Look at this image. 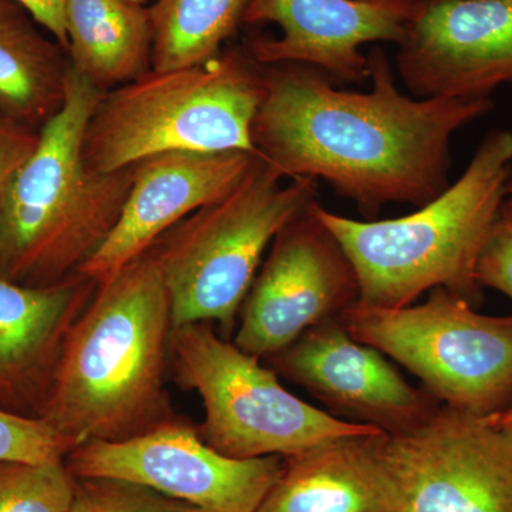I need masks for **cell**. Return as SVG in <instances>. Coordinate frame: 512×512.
Returning a JSON list of instances; mask_svg holds the SVG:
<instances>
[{
  "mask_svg": "<svg viewBox=\"0 0 512 512\" xmlns=\"http://www.w3.org/2000/svg\"><path fill=\"white\" fill-rule=\"evenodd\" d=\"M249 0H157L151 69L156 72L198 66L214 59L244 23Z\"/></svg>",
  "mask_w": 512,
  "mask_h": 512,
  "instance_id": "obj_20",
  "label": "cell"
},
{
  "mask_svg": "<svg viewBox=\"0 0 512 512\" xmlns=\"http://www.w3.org/2000/svg\"><path fill=\"white\" fill-rule=\"evenodd\" d=\"M69 56L47 42L28 20L0 23V116L42 128L66 99Z\"/></svg>",
  "mask_w": 512,
  "mask_h": 512,
  "instance_id": "obj_19",
  "label": "cell"
},
{
  "mask_svg": "<svg viewBox=\"0 0 512 512\" xmlns=\"http://www.w3.org/2000/svg\"><path fill=\"white\" fill-rule=\"evenodd\" d=\"M383 436L345 437L286 457L256 512H404L383 460Z\"/></svg>",
  "mask_w": 512,
  "mask_h": 512,
  "instance_id": "obj_17",
  "label": "cell"
},
{
  "mask_svg": "<svg viewBox=\"0 0 512 512\" xmlns=\"http://www.w3.org/2000/svg\"><path fill=\"white\" fill-rule=\"evenodd\" d=\"M511 170L512 131L493 130L456 183L406 217L350 220L318 201L311 211L355 266L360 305L404 308L436 288L476 305L483 292L478 258L507 198Z\"/></svg>",
  "mask_w": 512,
  "mask_h": 512,
  "instance_id": "obj_3",
  "label": "cell"
},
{
  "mask_svg": "<svg viewBox=\"0 0 512 512\" xmlns=\"http://www.w3.org/2000/svg\"><path fill=\"white\" fill-rule=\"evenodd\" d=\"M284 180L258 154L227 197L195 211L148 251L170 296L174 328L212 323L225 339L237 329L266 249L316 201V180Z\"/></svg>",
  "mask_w": 512,
  "mask_h": 512,
  "instance_id": "obj_6",
  "label": "cell"
},
{
  "mask_svg": "<svg viewBox=\"0 0 512 512\" xmlns=\"http://www.w3.org/2000/svg\"><path fill=\"white\" fill-rule=\"evenodd\" d=\"M369 92L336 89L322 70L262 66L252 123L256 153L285 178L328 183L366 221L387 204L423 207L450 187L451 138L494 109L493 99H413L397 89L382 47L367 55Z\"/></svg>",
  "mask_w": 512,
  "mask_h": 512,
  "instance_id": "obj_1",
  "label": "cell"
},
{
  "mask_svg": "<svg viewBox=\"0 0 512 512\" xmlns=\"http://www.w3.org/2000/svg\"><path fill=\"white\" fill-rule=\"evenodd\" d=\"M72 450L42 419L0 410V461L47 463L66 460Z\"/></svg>",
  "mask_w": 512,
  "mask_h": 512,
  "instance_id": "obj_23",
  "label": "cell"
},
{
  "mask_svg": "<svg viewBox=\"0 0 512 512\" xmlns=\"http://www.w3.org/2000/svg\"><path fill=\"white\" fill-rule=\"evenodd\" d=\"M64 25L70 64L103 92L150 72L148 8L126 0H67Z\"/></svg>",
  "mask_w": 512,
  "mask_h": 512,
  "instance_id": "obj_18",
  "label": "cell"
},
{
  "mask_svg": "<svg viewBox=\"0 0 512 512\" xmlns=\"http://www.w3.org/2000/svg\"><path fill=\"white\" fill-rule=\"evenodd\" d=\"M421 0H249L244 23H275L279 37L255 36L245 47L261 66L299 63L333 82L369 79L366 43L403 42Z\"/></svg>",
  "mask_w": 512,
  "mask_h": 512,
  "instance_id": "obj_14",
  "label": "cell"
},
{
  "mask_svg": "<svg viewBox=\"0 0 512 512\" xmlns=\"http://www.w3.org/2000/svg\"><path fill=\"white\" fill-rule=\"evenodd\" d=\"M359 293L355 266L309 205L272 241L239 311L234 343L266 360L306 330L342 318Z\"/></svg>",
  "mask_w": 512,
  "mask_h": 512,
  "instance_id": "obj_11",
  "label": "cell"
},
{
  "mask_svg": "<svg viewBox=\"0 0 512 512\" xmlns=\"http://www.w3.org/2000/svg\"><path fill=\"white\" fill-rule=\"evenodd\" d=\"M262 97V66L245 46L198 66L151 69L104 92L87 126L84 163L113 174L165 153H256L252 123Z\"/></svg>",
  "mask_w": 512,
  "mask_h": 512,
  "instance_id": "obj_5",
  "label": "cell"
},
{
  "mask_svg": "<svg viewBox=\"0 0 512 512\" xmlns=\"http://www.w3.org/2000/svg\"><path fill=\"white\" fill-rule=\"evenodd\" d=\"M76 478L150 488L200 512H256L284 471L279 456L232 458L181 417L121 441H92L66 457Z\"/></svg>",
  "mask_w": 512,
  "mask_h": 512,
  "instance_id": "obj_9",
  "label": "cell"
},
{
  "mask_svg": "<svg viewBox=\"0 0 512 512\" xmlns=\"http://www.w3.org/2000/svg\"><path fill=\"white\" fill-rule=\"evenodd\" d=\"M507 194L511 195V197H512V170H511L510 180H508V184H507Z\"/></svg>",
  "mask_w": 512,
  "mask_h": 512,
  "instance_id": "obj_30",
  "label": "cell"
},
{
  "mask_svg": "<svg viewBox=\"0 0 512 512\" xmlns=\"http://www.w3.org/2000/svg\"><path fill=\"white\" fill-rule=\"evenodd\" d=\"M76 484L66 460L0 461V512H70Z\"/></svg>",
  "mask_w": 512,
  "mask_h": 512,
  "instance_id": "obj_21",
  "label": "cell"
},
{
  "mask_svg": "<svg viewBox=\"0 0 512 512\" xmlns=\"http://www.w3.org/2000/svg\"><path fill=\"white\" fill-rule=\"evenodd\" d=\"M495 423L512 436V404L501 413L494 414Z\"/></svg>",
  "mask_w": 512,
  "mask_h": 512,
  "instance_id": "obj_28",
  "label": "cell"
},
{
  "mask_svg": "<svg viewBox=\"0 0 512 512\" xmlns=\"http://www.w3.org/2000/svg\"><path fill=\"white\" fill-rule=\"evenodd\" d=\"M404 512H512V436L493 416L441 406L382 441Z\"/></svg>",
  "mask_w": 512,
  "mask_h": 512,
  "instance_id": "obj_10",
  "label": "cell"
},
{
  "mask_svg": "<svg viewBox=\"0 0 512 512\" xmlns=\"http://www.w3.org/2000/svg\"><path fill=\"white\" fill-rule=\"evenodd\" d=\"M96 289L79 272L47 286L0 276V410L40 419L67 336Z\"/></svg>",
  "mask_w": 512,
  "mask_h": 512,
  "instance_id": "obj_16",
  "label": "cell"
},
{
  "mask_svg": "<svg viewBox=\"0 0 512 512\" xmlns=\"http://www.w3.org/2000/svg\"><path fill=\"white\" fill-rule=\"evenodd\" d=\"M481 288L504 293L512 301V197L507 195L477 262Z\"/></svg>",
  "mask_w": 512,
  "mask_h": 512,
  "instance_id": "obj_24",
  "label": "cell"
},
{
  "mask_svg": "<svg viewBox=\"0 0 512 512\" xmlns=\"http://www.w3.org/2000/svg\"><path fill=\"white\" fill-rule=\"evenodd\" d=\"M173 312L150 252L97 285L74 323L40 419L73 448L178 417L165 390Z\"/></svg>",
  "mask_w": 512,
  "mask_h": 512,
  "instance_id": "obj_2",
  "label": "cell"
},
{
  "mask_svg": "<svg viewBox=\"0 0 512 512\" xmlns=\"http://www.w3.org/2000/svg\"><path fill=\"white\" fill-rule=\"evenodd\" d=\"M128 3H133V5L144 6L148 2V0H126Z\"/></svg>",
  "mask_w": 512,
  "mask_h": 512,
  "instance_id": "obj_29",
  "label": "cell"
},
{
  "mask_svg": "<svg viewBox=\"0 0 512 512\" xmlns=\"http://www.w3.org/2000/svg\"><path fill=\"white\" fill-rule=\"evenodd\" d=\"M16 5L28 10L39 25L56 37V42L67 50L64 10L67 0H12Z\"/></svg>",
  "mask_w": 512,
  "mask_h": 512,
  "instance_id": "obj_26",
  "label": "cell"
},
{
  "mask_svg": "<svg viewBox=\"0 0 512 512\" xmlns=\"http://www.w3.org/2000/svg\"><path fill=\"white\" fill-rule=\"evenodd\" d=\"M266 363L325 404L329 413L387 436L416 429L441 406L407 382L380 350L353 338L342 319L306 330Z\"/></svg>",
  "mask_w": 512,
  "mask_h": 512,
  "instance_id": "obj_13",
  "label": "cell"
},
{
  "mask_svg": "<svg viewBox=\"0 0 512 512\" xmlns=\"http://www.w3.org/2000/svg\"><path fill=\"white\" fill-rule=\"evenodd\" d=\"M37 141L39 131L0 116V225L16 177L35 151Z\"/></svg>",
  "mask_w": 512,
  "mask_h": 512,
  "instance_id": "obj_25",
  "label": "cell"
},
{
  "mask_svg": "<svg viewBox=\"0 0 512 512\" xmlns=\"http://www.w3.org/2000/svg\"><path fill=\"white\" fill-rule=\"evenodd\" d=\"M103 94L69 62L62 109L40 128L3 212L0 276L8 281L57 284L77 274L116 227L136 165L99 174L83 157L87 126Z\"/></svg>",
  "mask_w": 512,
  "mask_h": 512,
  "instance_id": "obj_4",
  "label": "cell"
},
{
  "mask_svg": "<svg viewBox=\"0 0 512 512\" xmlns=\"http://www.w3.org/2000/svg\"><path fill=\"white\" fill-rule=\"evenodd\" d=\"M170 353L178 384L204 404L201 439L225 456L286 458L329 441L382 433L303 402L262 359L222 338L212 323L174 328Z\"/></svg>",
  "mask_w": 512,
  "mask_h": 512,
  "instance_id": "obj_7",
  "label": "cell"
},
{
  "mask_svg": "<svg viewBox=\"0 0 512 512\" xmlns=\"http://www.w3.org/2000/svg\"><path fill=\"white\" fill-rule=\"evenodd\" d=\"M258 153H165L134 168L116 227L79 274L97 285L146 255L171 228L234 190Z\"/></svg>",
  "mask_w": 512,
  "mask_h": 512,
  "instance_id": "obj_15",
  "label": "cell"
},
{
  "mask_svg": "<svg viewBox=\"0 0 512 512\" xmlns=\"http://www.w3.org/2000/svg\"><path fill=\"white\" fill-rule=\"evenodd\" d=\"M396 64L416 99H484L512 86V0H421Z\"/></svg>",
  "mask_w": 512,
  "mask_h": 512,
  "instance_id": "obj_12",
  "label": "cell"
},
{
  "mask_svg": "<svg viewBox=\"0 0 512 512\" xmlns=\"http://www.w3.org/2000/svg\"><path fill=\"white\" fill-rule=\"evenodd\" d=\"M23 16L19 6L12 0H0V23Z\"/></svg>",
  "mask_w": 512,
  "mask_h": 512,
  "instance_id": "obj_27",
  "label": "cell"
},
{
  "mask_svg": "<svg viewBox=\"0 0 512 512\" xmlns=\"http://www.w3.org/2000/svg\"><path fill=\"white\" fill-rule=\"evenodd\" d=\"M340 319L353 338L413 373L443 406L477 416L510 407L512 315H483L463 296L436 288L417 306L355 303Z\"/></svg>",
  "mask_w": 512,
  "mask_h": 512,
  "instance_id": "obj_8",
  "label": "cell"
},
{
  "mask_svg": "<svg viewBox=\"0 0 512 512\" xmlns=\"http://www.w3.org/2000/svg\"><path fill=\"white\" fill-rule=\"evenodd\" d=\"M70 512H200L127 481L110 478H77Z\"/></svg>",
  "mask_w": 512,
  "mask_h": 512,
  "instance_id": "obj_22",
  "label": "cell"
}]
</instances>
